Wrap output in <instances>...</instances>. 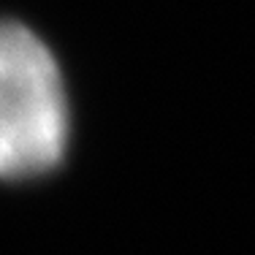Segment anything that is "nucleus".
Segmentation results:
<instances>
[{
	"instance_id": "obj_1",
	"label": "nucleus",
	"mask_w": 255,
	"mask_h": 255,
	"mask_svg": "<svg viewBox=\"0 0 255 255\" xmlns=\"http://www.w3.org/2000/svg\"><path fill=\"white\" fill-rule=\"evenodd\" d=\"M68 136V106L49 49L25 25L0 22V177L49 171Z\"/></svg>"
}]
</instances>
